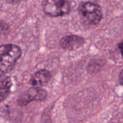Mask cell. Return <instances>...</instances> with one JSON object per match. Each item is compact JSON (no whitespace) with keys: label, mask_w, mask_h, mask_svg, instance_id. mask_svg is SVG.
I'll list each match as a JSON object with an SVG mask.
<instances>
[{"label":"cell","mask_w":123,"mask_h":123,"mask_svg":"<svg viewBox=\"0 0 123 123\" xmlns=\"http://www.w3.org/2000/svg\"><path fill=\"white\" fill-rule=\"evenodd\" d=\"M82 22L86 25H96L102 19V7L91 2H80L78 8Z\"/></svg>","instance_id":"obj_2"},{"label":"cell","mask_w":123,"mask_h":123,"mask_svg":"<svg viewBox=\"0 0 123 123\" xmlns=\"http://www.w3.org/2000/svg\"><path fill=\"white\" fill-rule=\"evenodd\" d=\"M120 81L121 84L123 85V69L120 73Z\"/></svg>","instance_id":"obj_8"},{"label":"cell","mask_w":123,"mask_h":123,"mask_svg":"<svg viewBox=\"0 0 123 123\" xmlns=\"http://www.w3.org/2000/svg\"><path fill=\"white\" fill-rule=\"evenodd\" d=\"M52 78V74L49 70L43 69L36 72L30 80L32 86H38L46 85Z\"/></svg>","instance_id":"obj_6"},{"label":"cell","mask_w":123,"mask_h":123,"mask_svg":"<svg viewBox=\"0 0 123 123\" xmlns=\"http://www.w3.org/2000/svg\"><path fill=\"white\" fill-rule=\"evenodd\" d=\"M85 43L84 38L78 36H67L61 38L60 45L64 49L74 50L79 49Z\"/></svg>","instance_id":"obj_5"},{"label":"cell","mask_w":123,"mask_h":123,"mask_svg":"<svg viewBox=\"0 0 123 123\" xmlns=\"http://www.w3.org/2000/svg\"><path fill=\"white\" fill-rule=\"evenodd\" d=\"M118 47L120 51H121V55L123 56V42H122V43H120V44H118Z\"/></svg>","instance_id":"obj_9"},{"label":"cell","mask_w":123,"mask_h":123,"mask_svg":"<svg viewBox=\"0 0 123 123\" xmlns=\"http://www.w3.org/2000/svg\"><path fill=\"white\" fill-rule=\"evenodd\" d=\"M46 96L47 92L45 90L35 86L23 92L18 98V103L19 105L25 106L32 101L43 100Z\"/></svg>","instance_id":"obj_4"},{"label":"cell","mask_w":123,"mask_h":123,"mask_svg":"<svg viewBox=\"0 0 123 123\" xmlns=\"http://www.w3.org/2000/svg\"><path fill=\"white\" fill-rule=\"evenodd\" d=\"M11 80L8 77L1 75V98L3 100L10 92L11 86Z\"/></svg>","instance_id":"obj_7"},{"label":"cell","mask_w":123,"mask_h":123,"mask_svg":"<svg viewBox=\"0 0 123 123\" xmlns=\"http://www.w3.org/2000/svg\"><path fill=\"white\" fill-rule=\"evenodd\" d=\"M70 6L66 0H44L43 10L46 14L52 17L62 16L69 12Z\"/></svg>","instance_id":"obj_3"},{"label":"cell","mask_w":123,"mask_h":123,"mask_svg":"<svg viewBox=\"0 0 123 123\" xmlns=\"http://www.w3.org/2000/svg\"><path fill=\"white\" fill-rule=\"evenodd\" d=\"M0 70L2 74L8 73L21 56L20 49L15 44H7L1 47Z\"/></svg>","instance_id":"obj_1"}]
</instances>
